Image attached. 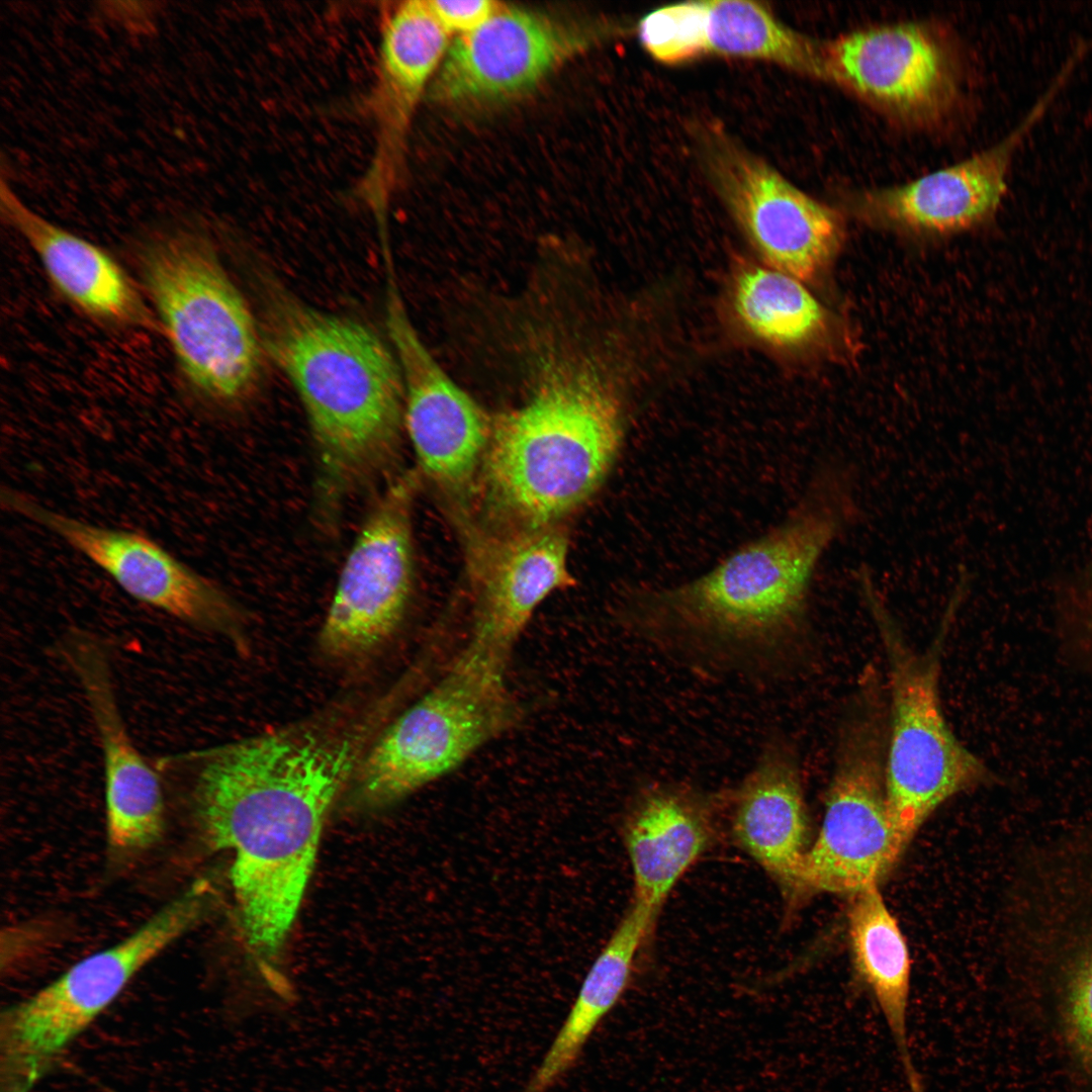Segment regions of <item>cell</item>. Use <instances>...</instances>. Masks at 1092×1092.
I'll return each instance as SVG.
<instances>
[{
	"mask_svg": "<svg viewBox=\"0 0 1092 1092\" xmlns=\"http://www.w3.org/2000/svg\"><path fill=\"white\" fill-rule=\"evenodd\" d=\"M354 738L289 729L193 753L192 803L205 841L232 856L244 943L271 991L326 816L356 766Z\"/></svg>",
	"mask_w": 1092,
	"mask_h": 1092,
	"instance_id": "1",
	"label": "cell"
},
{
	"mask_svg": "<svg viewBox=\"0 0 1092 1092\" xmlns=\"http://www.w3.org/2000/svg\"><path fill=\"white\" fill-rule=\"evenodd\" d=\"M856 514L852 471L825 462L765 534L694 579L634 592L631 623L678 649L735 662L767 658L799 627L818 563Z\"/></svg>",
	"mask_w": 1092,
	"mask_h": 1092,
	"instance_id": "2",
	"label": "cell"
},
{
	"mask_svg": "<svg viewBox=\"0 0 1092 1092\" xmlns=\"http://www.w3.org/2000/svg\"><path fill=\"white\" fill-rule=\"evenodd\" d=\"M264 351L292 383L316 455V499L332 521L343 502L397 460L404 386L396 356L368 326L325 313L262 279Z\"/></svg>",
	"mask_w": 1092,
	"mask_h": 1092,
	"instance_id": "3",
	"label": "cell"
},
{
	"mask_svg": "<svg viewBox=\"0 0 1092 1092\" xmlns=\"http://www.w3.org/2000/svg\"><path fill=\"white\" fill-rule=\"evenodd\" d=\"M538 356L528 397L491 420L479 473L511 530L555 526L585 504L623 440L621 403L593 364L561 348Z\"/></svg>",
	"mask_w": 1092,
	"mask_h": 1092,
	"instance_id": "4",
	"label": "cell"
},
{
	"mask_svg": "<svg viewBox=\"0 0 1092 1092\" xmlns=\"http://www.w3.org/2000/svg\"><path fill=\"white\" fill-rule=\"evenodd\" d=\"M140 264L187 385L215 406L243 402L261 372L260 327L212 245L198 233L174 230L150 242Z\"/></svg>",
	"mask_w": 1092,
	"mask_h": 1092,
	"instance_id": "5",
	"label": "cell"
},
{
	"mask_svg": "<svg viewBox=\"0 0 1092 1092\" xmlns=\"http://www.w3.org/2000/svg\"><path fill=\"white\" fill-rule=\"evenodd\" d=\"M213 898L200 879L118 942L72 965L0 1019V1092H30L153 960L197 925Z\"/></svg>",
	"mask_w": 1092,
	"mask_h": 1092,
	"instance_id": "6",
	"label": "cell"
},
{
	"mask_svg": "<svg viewBox=\"0 0 1092 1092\" xmlns=\"http://www.w3.org/2000/svg\"><path fill=\"white\" fill-rule=\"evenodd\" d=\"M890 663L891 715L885 789L891 819L907 845L937 807L954 795L994 781L948 726L939 697V657L963 595L954 592L931 648L912 651L900 637L872 577L859 582Z\"/></svg>",
	"mask_w": 1092,
	"mask_h": 1092,
	"instance_id": "7",
	"label": "cell"
},
{
	"mask_svg": "<svg viewBox=\"0 0 1092 1092\" xmlns=\"http://www.w3.org/2000/svg\"><path fill=\"white\" fill-rule=\"evenodd\" d=\"M506 666L466 646L367 752L357 771L360 799L371 806L399 801L508 730L519 709L506 686Z\"/></svg>",
	"mask_w": 1092,
	"mask_h": 1092,
	"instance_id": "8",
	"label": "cell"
},
{
	"mask_svg": "<svg viewBox=\"0 0 1092 1092\" xmlns=\"http://www.w3.org/2000/svg\"><path fill=\"white\" fill-rule=\"evenodd\" d=\"M873 685L839 737L820 831L787 897L854 895L878 885L906 844L891 819L885 789L887 729Z\"/></svg>",
	"mask_w": 1092,
	"mask_h": 1092,
	"instance_id": "9",
	"label": "cell"
},
{
	"mask_svg": "<svg viewBox=\"0 0 1092 1092\" xmlns=\"http://www.w3.org/2000/svg\"><path fill=\"white\" fill-rule=\"evenodd\" d=\"M415 473L396 477L377 497L343 564L320 643L337 658L361 655L400 624L414 580L412 507Z\"/></svg>",
	"mask_w": 1092,
	"mask_h": 1092,
	"instance_id": "10",
	"label": "cell"
},
{
	"mask_svg": "<svg viewBox=\"0 0 1092 1092\" xmlns=\"http://www.w3.org/2000/svg\"><path fill=\"white\" fill-rule=\"evenodd\" d=\"M1 503L58 536L136 601L193 627L237 637L241 613L234 601L148 536L78 520L9 487Z\"/></svg>",
	"mask_w": 1092,
	"mask_h": 1092,
	"instance_id": "11",
	"label": "cell"
},
{
	"mask_svg": "<svg viewBox=\"0 0 1092 1092\" xmlns=\"http://www.w3.org/2000/svg\"><path fill=\"white\" fill-rule=\"evenodd\" d=\"M707 164L714 185L767 266L796 279L821 275L840 249V216L734 143L713 136Z\"/></svg>",
	"mask_w": 1092,
	"mask_h": 1092,
	"instance_id": "12",
	"label": "cell"
},
{
	"mask_svg": "<svg viewBox=\"0 0 1092 1092\" xmlns=\"http://www.w3.org/2000/svg\"><path fill=\"white\" fill-rule=\"evenodd\" d=\"M385 320L402 374L404 429L420 469L448 495L465 497L479 476L491 419L428 351L393 283Z\"/></svg>",
	"mask_w": 1092,
	"mask_h": 1092,
	"instance_id": "13",
	"label": "cell"
},
{
	"mask_svg": "<svg viewBox=\"0 0 1092 1092\" xmlns=\"http://www.w3.org/2000/svg\"><path fill=\"white\" fill-rule=\"evenodd\" d=\"M822 78L899 118L930 121L954 100L953 56L930 27L885 25L820 43Z\"/></svg>",
	"mask_w": 1092,
	"mask_h": 1092,
	"instance_id": "14",
	"label": "cell"
},
{
	"mask_svg": "<svg viewBox=\"0 0 1092 1092\" xmlns=\"http://www.w3.org/2000/svg\"><path fill=\"white\" fill-rule=\"evenodd\" d=\"M63 653L82 687L100 741L108 848L115 857H134L156 845L164 833L161 780L127 732L103 642L75 629L67 634Z\"/></svg>",
	"mask_w": 1092,
	"mask_h": 1092,
	"instance_id": "15",
	"label": "cell"
},
{
	"mask_svg": "<svg viewBox=\"0 0 1092 1092\" xmlns=\"http://www.w3.org/2000/svg\"><path fill=\"white\" fill-rule=\"evenodd\" d=\"M1062 69L1023 119L991 148L910 183L868 191L856 199L868 218L902 230L950 234L991 219L1006 192L1014 154L1068 81Z\"/></svg>",
	"mask_w": 1092,
	"mask_h": 1092,
	"instance_id": "16",
	"label": "cell"
},
{
	"mask_svg": "<svg viewBox=\"0 0 1092 1092\" xmlns=\"http://www.w3.org/2000/svg\"><path fill=\"white\" fill-rule=\"evenodd\" d=\"M567 558L568 539L557 525L479 540L472 557L477 608L467 646L507 664L538 606L573 583Z\"/></svg>",
	"mask_w": 1092,
	"mask_h": 1092,
	"instance_id": "17",
	"label": "cell"
},
{
	"mask_svg": "<svg viewBox=\"0 0 1092 1092\" xmlns=\"http://www.w3.org/2000/svg\"><path fill=\"white\" fill-rule=\"evenodd\" d=\"M656 61L676 64L705 55L766 60L822 78L819 43L779 21L760 4L690 1L657 8L638 25Z\"/></svg>",
	"mask_w": 1092,
	"mask_h": 1092,
	"instance_id": "18",
	"label": "cell"
},
{
	"mask_svg": "<svg viewBox=\"0 0 1092 1092\" xmlns=\"http://www.w3.org/2000/svg\"><path fill=\"white\" fill-rule=\"evenodd\" d=\"M570 48L566 32L550 19L498 7L480 26L454 40L437 89L452 99L517 94L540 81Z\"/></svg>",
	"mask_w": 1092,
	"mask_h": 1092,
	"instance_id": "19",
	"label": "cell"
},
{
	"mask_svg": "<svg viewBox=\"0 0 1092 1092\" xmlns=\"http://www.w3.org/2000/svg\"><path fill=\"white\" fill-rule=\"evenodd\" d=\"M1 210L30 246L56 290L89 317L110 326L161 329L125 270L104 249L38 215L2 181Z\"/></svg>",
	"mask_w": 1092,
	"mask_h": 1092,
	"instance_id": "20",
	"label": "cell"
},
{
	"mask_svg": "<svg viewBox=\"0 0 1092 1092\" xmlns=\"http://www.w3.org/2000/svg\"><path fill=\"white\" fill-rule=\"evenodd\" d=\"M737 844L786 896L807 850V813L792 754L768 743L736 791L731 818Z\"/></svg>",
	"mask_w": 1092,
	"mask_h": 1092,
	"instance_id": "21",
	"label": "cell"
},
{
	"mask_svg": "<svg viewBox=\"0 0 1092 1092\" xmlns=\"http://www.w3.org/2000/svg\"><path fill=\"white\" fill-rule=\"evenodd\" d=\"M632 867L634 900L658 912L677 881L706 851L711 817L696 796L672 789L644 794L623 829Z\"/></svg>",
	"mask_w": 1092,
	"mask_h": 1092,
	"instance_id": "22",
	"label": "cell"
},
{
	"mask_svg": "<svg viewBox=\"0 0 1092 1092\" xmlns=\"http://www.w3.org/2000/svg\"><path fill=\"white\" fill-rule=\"evenodd\" d=\"M658 912L632 902L589 968L574 1002L523 1092H548L578 1061L588 1038L629 988L635 960Z\"/></svg>",
	"mask_w": 1092,
	"mask_h": 1092,
	"instance_id": "23",
	"label": "cell"
},
{
	"mask_svg": "<svg viewBox=\"0 0 1092 1092\" xmlns=\"http://www.w3.org/2000/svg\"><path fill=\"white\" fill-rule=\"evenodd\" d=\"M851 897L847 918L855 970L885 1018L910 1092H924L908 1043L911 963L907 942L878 885Z\"/></svg>",
	"mask_w": 1092,
	"mask_h": 1092,
	"instance_id": "24",
	"label": "cell"
},
{
	"mask_svg": "<svg viewBox=\"0 0 1092 1092\" xmlns=\"http://www.w3.org/2000/svg\"><path fill=\"white\" fill-rule=\"evenodd\" d=\"M734 307L745 328L779 347L800 348L825 339L831 315L793 276L770 267H746L735 279Z\"/></svg>",
	"mask_w": 1092,
	"mask_h": 1092,
	"instance_id": "25",
	"label": "cell"
},
{
	"mask_svg": "<svg viewBox=\"0 0 1092 1092\" xmlns=\"http://www.w3.org/2000/svg\"><path fill=\"white\" fill-rule=\"evenodd\" d=\"M1057 641L1069 666L1092 675V564L1058 600Z\"/></svg>",
	"mask_w": 1092,
	"mask_h": 1092,
	"instance_id": "26",
	"label": "cell"
},
{
	"mask_svg": "<svg viewBox=\"0 0 1092 1092\" xmlns=\"http://www.w3.org/2000/svg\"><path fill=\"white\" fill-rule=\"evenodd\" d=\"M428 4L445 30L459 35L480 26L498 8L495 2L489 0H432Z\"/></svg>",
	"mask_w": 1092,
	"mask_h": 1092,
	"instance_id": "27",
	"label": "cell"
}]
</instances>
